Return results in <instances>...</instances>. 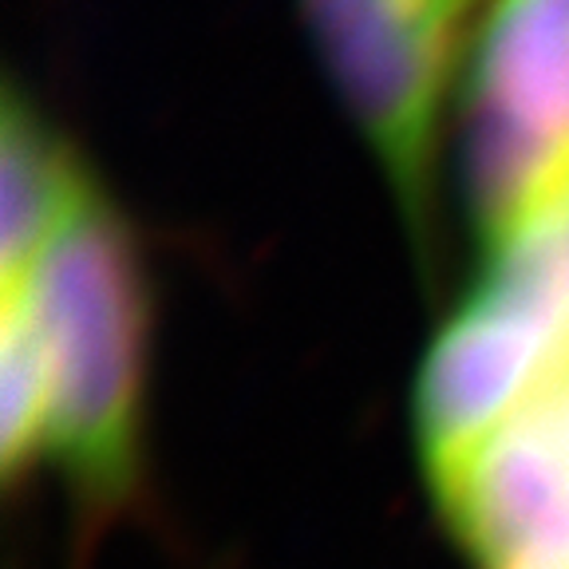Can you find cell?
<instances>
[{
  "label": "cell",
  "instance_id": "obj_1",
  "mask_svg": "<svg viewBox=\"0 0 569 569\" xmlns=\"http://www.w3.org/2000/svg\"><path fill=\"white\" fill-rule=\"evenodd\" d=\"M20 293L48 365L44 455L88 510H111L139 479L151 284L119 210L99 194L71 213Z\"/></svg>",
  "mask_w": 569,
  "mask_h": 569
},
{
  "label": "cell",
  "instance_id": "obj_2",
  "mask_svg": "<svg viewBox=\"0 0 569 569\" xmlns=\"http://www.w3.org/2000/svg\"><path fill=\"white\" fill-rule=\"evenodd\" d=\"M459 99L462 190L495 253L569 202V0H495Z\"/></svg>",
  "mask_w": 569,
  "mask_h": 569
},
{
  "label": "cell",
  "instance_id": "obj_3",
  "mask_svg": "<svg viewBox=\"0 0 569 569\" xmlns=\"http://www.w3.org/2000/svg\"><path fill=\"white\" fill-rule=\"evenodd\" d=\"M301 9L348 116L416 233H427L443 96L467 9L455 0H301Z\"/></svg>",
  "mask_w": 569,
  "mask_h": 569
},
{
  "label": "cell",
  "instance_id": "obj_4",
  "mask_svg": "<svg viewBox=\"0 0 569 569\" xmlns=\"http://www.w3.org/2000/svg\"><path fill=\"white\" fill-rule=\"evenodd\" d=\"M423 475L467 569H569V372Z\"/></svg>",
  "mask_w": 569,
  "mask_h": 569
},
{
  "label": "cell",
  "instance_id": "obj_5",
  "mask_svg": "<svg viewBox=\"0 0 569 569\" xmlns=\"http://www.w3.org/2000/svg\"><path fill=\"white\" fill-rule=\"evenodd\" d=\"M4 159H0V222H4V289L24 284L56 233L96 190L68 139L17 88L4 96Z\"/></svg>",
  "mask_w": 569,
  "mask_h": 569
},
{
  "label": "cell",
  "instance_id": "obj_6",
  "mask_svg": "<svg viewBox=\"0 0 569 569\" xmlns=\"http://www.w3.org/2000/svg\"><path fill=\"white\" fill-rule=\"evenodd\" d=\"M0 455L4 475L20 479L36 455H44L48 427V365L40 332L20 293H4V340H0Z\"/></svg>",
  "mask_w": 569,
  "mask_h": 569
},
{
  "label": "cell",
  "instance_id": "obj_7",
  "mask_svg": "<svg viewBox=\"0 0 569 569\" xmlns=\"http://www.w3.org/2000/svg\"><path fill=\"white\" fill-rule=\"evenodd\" d=\"M487 258H515L522 269H530L538 281L553 293V301L569 312V202L553 210L546 222L526 230L518 241L495 249Z\"/></svg>",
  "mask_w": 569,
  "mask_h": 569
},
{
  "label": "cell",
  "instance_id": "obj_8",
  "mask_svg": "<svg viewBox=\"0 0 569 569\" xmlns=\"http://www.w3.org/2000/svg\"><path fill=\"white\" fill-rule=\"evenodd\" d=\"M455 4H462V9H471V0H455Z\"/></svg>",
  "mask_w": 569,
  "mask_h": 569
}]
</instances>
